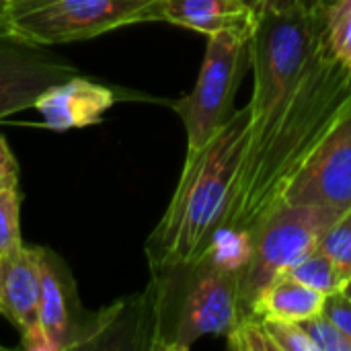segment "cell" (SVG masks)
<instances>
[{
	"instance_id": "26",
	"label": "cell",
	"mask_w": 351,
	"mask_h": 351,
	"mask_svg": "<svg viewBox=\"0 0 351 351\" xmlns=\"http://www.w3.org/2000/svg\"><path fill=\"white\" fill-rule=\"evenodd\" d=\"M343 294L348 296V298H351V280L346 284V288H343Z\"/></svg>"
},
{
	"instance_id": "10",
	"label": "cell",
	"mask_w": 351,
	"mask_h": 351,
	"mask_svg": "<svg viewBox=\"0 0 351 351\" xmlns=\"http://www.w3.org/2000/svg\"><path fill=\"white\" fill-rule=\"evenodd\" d=\"M39 278V317L47 351L76 350L88 313L80 304L76 282L70 267L56 251L41 247Z\"/></svg>"
},
{
	"instance_id": "13",
	"label": "cell",
	"mask_w": 351,
	"mask_h": 351,
	"mask_svg": "<svg viewBox=\"0 0 351 351\" xmlns=\"http://www.w3.org/2000/svg\"><path fill=\"white\" fill-rule=\"evenodd\" d=\"M150 23H171L204 35L218 31H253L257 14L243 0H156Z\"/></svg>"
},
{
	"instance_id": "9",
	"label": "cell",
	"mask_w": 351,
	"mask_h": 351,
	"mask_svg": "<svg viewBox=\"0 0 351 351\" xmlns=\"http://www.w3.org/2000/svg\"><path fill=\"white\" fill-rule=\"evenodd\" d=\"M41 247L19 245L0 255V315L21 333L27 351H47L41 329Z\"/></svg>"
},
{
	"instance_id": "12",
	"label": "cell",
	"mask_w": 351,
	"mask_h": 351,
	"mask_svg": "<svg viewBox=\"0 0 351 351\" xmlns=\"http://www.w3.org/2000/svg\"><path fill=\"white\" fill-rule=\"evenodd\" d=\"M150 306L146 292L88 313L76 350H150Z\"/></svg>"
},
{
	"instance_id": "2",
	"label": "cell",
	"mask_w": 351,
	"mask_h": 351,
	"mask_svg": "<svg viewBox=\"0 0 351 351\" xmlns=\"http://www.w3.org/2000/svg\"><path fill=\"white\" fill-rule=\"evenodd\" d=\"M249 239L216 232L191 259L150 265V351H187L199 339L226 335L239 317V280Z\"/></svg>"
},
{
	"instance_id": "19",
	"label": "cell",
	"mask_w": 351,
	"mask_h": 351,
	"mask_svg": "<svg viewBox=\"0 0 351 351\" xmlns=\"http://www.w3.org/2000/svg\"><path fill=\"white\" fill-rule=\"evenodd\" d=\"M23 245L21 237V193L19 187L0 191V255Z\"/></svg>"
},
{
	"instance_id": "15",
	"label": "cell",
	"mask_w": 351,
	"mask_h": 351,
	"mask_svg": "<svg viewBox=\"0 0 351 351\" xmlns=\"http://www.w3.org/2000/svg\"><path fill=\"white\" fill-rule=\"evenodd\" d=\"M323 2V33L329 53L351 70V0Z\"/></svg>"
},
{
	"instance_id": "11",
	"label": "cell",
	"mask_w": 351,
	"mask_h": 351,
	"mask_svg": "<svg viewBox=\"0 0 351 351\" xmlns=\"http://www.w3.org/2000/svg\"><path fill=\"white\" fill-rule=\"evenodd\" d=\"M117 101V90L78 74L53 84L35 101L43 125L56 132L80 130L101 123L107 109Z\"/></svg>"
},
{
	"instance_id": "1",
	"label": "cell",
	"mask_w": 351,
	"mask_h": 351,
	"mask_svg": "<svg viewBox=\"0 0 351 351\" xmlns=\"http://www.w3.org/2000/svg\"><path fill=\"white\" fill-rule=\"evenodd\" d=\"M249 56V142L216 230L243 237L280 204L288 181L351 95V70L325 43L321 0H276L263 8Z\"/></svg>"
},
{
	"instance_id": "7",
	"label": "cell",
	"mask_w": 351,
	"mask_h": 351,
	"mask_svg": "<svg viewBox=\"0 0 351 351\" xmlns=\"http://www.w3.org/2000/svg\"><path fill=\"white\" fill-rule=\"evenodd\" d=\"M280 204L351 210V95L282 191Z\"/></svg>"
},
{
	"instance_id": "20",
	"label": "cell",
	"mask_w": 351,
	"mask_h": 351,
	"mask_svg": "<svg viewBox=\"0 0 351 351\" xmlns=\"http://www.w3.org/2000/svg\"><path fill=\"white\" fill-rule=\"evenodd\" d=\"M263 321L278 351H317L302 323L280 321V319H263Z\"/></svg>"
},
{
	"instance_id": "22",
	"label": "cell",
	"mask_w": 351,
	"mask_h": 351,
	"mask_svg": "<svg viewBox=\"0 0 351 351\" xmlns=\"http://www.w3.org/2000/svg\"><path fill=\"white\" fill-rule=\"evenodd\" d=\"M323 315L348 337L351 339V298H348L343 292L331 294L325 300Z\"/></svg>"
},
{
	"instance_id": "21",
	"label": "cell",
	"mask_w": 351,
	"mask_h": 351,
	"mask_svg": "<svg viewBox=\"0 0 351 351\" xmlns=\"http://www.w3.org/2000/svg\"><path fill=\"white\" fill-rule=\"evenodd\" d=\"M317 351H351V339H348L323 313L302 323Z\"/></svg>"
},
{
	"instance_id": "14",
	"label": "cell",
	"mask_w": 351,
	"mask_h": 351,
	"mask_svg": "<svg viewBox=\"0 0 351 351\" xmlns=\"http://www.w3.org/2000/svg\"><path fill=\"white\" fill-rule=\"evenodd\" d=\"M325 300V294L300 284L290 276H284L261 292V296L253 304L251 315H257L261 319L304 323L323 313Z\"/></svg>"
},
{
	"instance_id": "27",
	"label": "cell",
	"mask_w": 351,
	"mask_h": 351,
	"mask_svg": "<svg viewBox=\"0 0 351 351\" xmlns=\"http://www.w3.org/2000/svg\"><path fill=\"white\" fill-rule=\"evenodd\" d=\"M0 2H10V0H0Z\"/></svg>"
},
{
	"instance_id": "23",
	"label": "cell",
	"mask_w": 351,
	"mask_h": 351,
	"mask_svg": "<svg viewBox=\"0 0 351 351\" xmlns=\"http://www.w3.org/2000/svg\"><path fill=\"white\" fill-rule=\"evenodd\" d=\"M8 187H19V162L0 134V191Z\"/></svg>"
},
{
	"instance_id": "16",
	"label": "cell",
	"mask_w": 351,
	"mask_h": 351,
	"mask_svg": "<svg viewBox=\"0 0 351 351\" xmlns=\"http://www.w3.org/2000/svg\"><path fill=\"white\" fill-rule=\"evenodd\" d=\"M286 276L298 280L300 284H304L325 296L343 292V288H346V282H343L341 274L337 271V267L333 265V261L319 249L313 251L302 261H298Z\"/></svg>"
},
{
	"instance_id": "24",
	"label": "cell",
	"mask_w": 351,
	"mask_h": 351,
	"mask_svg": "<svg viewBox=\"0 0 351 351\" xmlns=\"http://www.w3.org/2000/svg\"><path fill=\"white\" fill-rule=\"evenodd\" d=\"M0 37H14L10 25H8L6 12H4V2H0Z\"/></svg>"
},
{
	"instance_id": "4",
	"label": "cell",
	"mask_w": 351,
	"mask_h": 351,
	"mask_svg": "<svg viewBox=\"0 0 351 351\" xmlns=\"http://www.w3.org/2000/svg\"><path fill=\"white\" fill-rule=\"evenodd\" d=\"M339 216L325 208L278 204L261 218L247 234L249 255L239 280V317L251 315L265 288L317 251L323 232Z\"/></svg>"
},
{
	"instance_id": "25",
	"label": "cell",
	"mask_w": 351,
	"mask_h": 351,
	"mask_svg": "<svg viewBox=\"0 0 351 351\" xmlns=\"http://www.w3.org/2000/svg\"><path fill=\"white\" fill-rule=\"evenodd\" d=\"M243 2H245L255 14H259L263 8H267V6H269L271 2H276V0H243Z\"/></svg>"
},
{
	"instance_id": "5",
	"label": "cell",
	"mask_w": 351,
	"mask_h": 351,
	"mask_svg": "<svg viewBox=\"0 0 351 351\" xmlns=\"http://www.w3.org/2000/svg\"><path fill=\"white\" fill-rule=\"evenodd\" d=\"M156 0H10L4 12L12 35L35 45L93 39L119 27L150 23Z\"/></svg>"
},
{
	"instance_id": "3",
	"label": "cell",
	"mask_w": 351,
	"mask_h": 351,
	"mask_svg": "<svg viewBox=\"0 0 351 351\" xmlns=\"http://www.w3.org/2000/svg\"><path fill=\"white\" fill-rule=\"evenodd\" d=\"M249 130L251 107L245 105L202 148L187 150L171 204L146 241L148 265L191 259L208 247L226 212Z\"/></svg>"
},
{
	"instance_id": "18",
	"label": "cell",
	"mask_w": 351,
	"mask_h": 351,
	"mask_svg": "<svg viewBox=\"0 0 351 351\" xmlns=\"http://www.w3.org/2000/svg\"><path fill=\"white\" fill-rule=\"evenodd\" d=\"M226 343L234 351H278L265 329V321L257 315L237 317L226 331Z\"/></svg>"
},
{
	"instance_id": "17",
	"label": "cell",
	"mask_w": 351,
	"mask_h": 351,
	"mask_svg": "<svg viewBox=\"0 0 351 351\" xmlns=\"http://www.w3.org/2000/svg\"><path fill=\"white\" fill-rule=\"evenodd\" d=\"M317 249L333 261L343 282L348 284L351 280V210L343 212L323 232Z\"/></svg>"
},
{
	"instance_id": "6",
	"label": "cell",
	"mask_w": 351,
	"mask_h": 351,
	"mask_svg": "<svg viewBox=\"0 0 351 351\" xmlns=\"http://www.w3.org/2000/svg\"><path fill=\"white\" fill-rule=\"evenodd\" d=\"M251 33L226 29L208 35L206 56L193 90L171 103L183 121L187 150L202 148L234 113V95L245 70L251 66Z\"/></svg>"
},
{
	"instance_id": "8",
	"label": "cell",
	"mask_w": 351,
	"mask_h": 351,
	"mask_svg": "<svg viewBox=\"0 0 351 351\" xmlns=\"http://www.w3.org/2000/svg\"><path fill=\"white\" fill-rule=\"evenodd\" d=\"M74 74L78 70L45 45L0 37V119L33 107L39 95Z\"/></svg>"
}]
</instances>
